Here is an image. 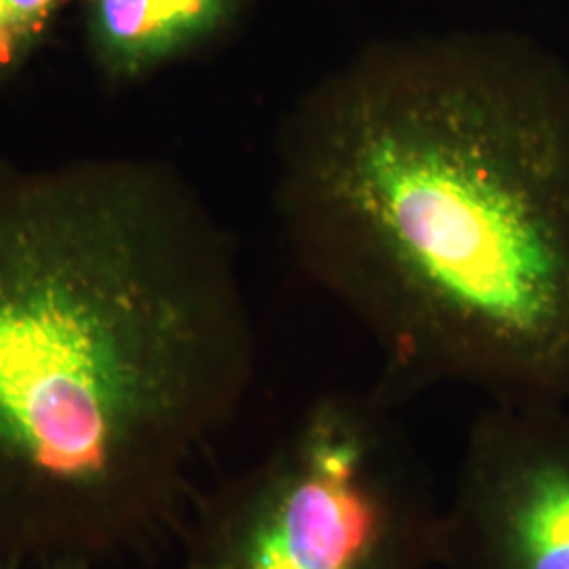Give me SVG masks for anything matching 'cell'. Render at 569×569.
I'll return each mask as SVG.
<instances>
[{
	"mask_svg": "<svg viewBox=\"0 0 569 569\" xmlns=\"http://www.w3.org/2000/svg\"><path fill=\"white\" fill-rule=\"evenodd\" d=\"M395 406L378 387L312 399L199 502L182 569L441 568L443 505Z\"/></svg>",
	"mask_w": 569,
	"mask_h": 569,
	"instance_id": "3",
	"label": "cell"
},
{
	"mask_svg": "<svg viewBox=\"0 0 569 569\" xmlns=\"http://www.w3.org/2000/svg\"><path fill=\"white\" fill-rule=\"evenodd\" d=\"M443 569H569V403H489L441 529Z\"/></svg>",
	"mask_w": 569,
	"mask_h": 569,
	"instance_id": "4",
	"label": "cell"
},
{
	"mask_svg": "<svg viewBox=\"0 0 569 569\" xmlns=\"http://www.w3.org/2000/svg\"><path fill=\"white\" fill-rule=\"evenodd\" d=\"M251 0H89L93 53L114 79H138L222 39Z\"/></svg>",
	"mask_w": 569,
	"mask_h": 569,
	"instance_id": "5",
	"label": "cell"
},
{
	"mask_svg": "<svg viewBox=\"0 0 569 569\" xmlns=\"http://www.w3.org/2000/svg\"><path fill=\"white\" fill-rule=\"evenodd\" d=\"M0 569H23L18 563H13V561H0Z\"/></svg>",
	"mask_w": 569,
	"mask_h": 569,
	"instance_id": "8",
	"label": "cell"
},
{
	"mask_svg": "<svg viewBox=\"0 0 569 569\" xmlns=\"http://www.w3.org/2000/svg\"><path fill=\"white\" fill-rule=\"evenodd\" d=\"M256 363L237 247L176 169L0 167V561L148 542Z\"/></svg>",
	"mask_w": 569,
	"mask_h": 569,
	"instance_id": "2",
	"label": "cell"
},
{
	"mask_svg": "<svg viewBox=\"0 0 569 569\" xmlns=\"http://www.w3.org/2000/svg\"><path fill=\"white\" fill-rule=\"evenodd\" d=\"M98 563L93 561H84V559H56V561H49L39 569H96Z\"/></svg>",
	"mask_w": 569,
	"mask_h": 569,
	"instance_id": "7",
	"label": "cell"
},
{
	"mask_svg": "<svg viewBox=\"0 0 569 569\" xmlns=\"http://www.w3.org/2000/svg\"><path fill=\"white\" fill-rule=\"evenodd\" d=\"M293 264L366 329L378 388L569 403V63L507 28L361 44L277 138Z\"/></svg>",
	"mask_w": 569,
	"mask_h": 569,
	"instance_id": "1",
	"label": "cell"
},
{
	"mask_svg": "<svg viewBox=\"0 0 569 569\" xmlns=\"http://www.w3.org/2000/svg\"><path fill=\"white\" fill-rule=\"evenodd\" d=\"M68 0H0V84L9 81Z\"/></svg>",
	"mask_w": 569,
	"mask_h": 569,
	"instance_id": "6",
	"label": "cell"
}]
</instances>
